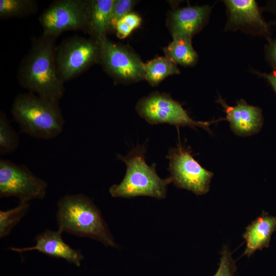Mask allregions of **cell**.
<instances>
[{
  "instance_id": "6da1fadb",
  "label": "cell",
  "mask_w": 276,
  "mask_h": 276,
  "mask_svg": "<svg viewBox=\"0 0 276 276\" xmlns=\"http://www.w3.org/2000/svg\"><path fill=\"white\" fill-rule=\"evenodd\" d=\"M57 37L42 34L33 39L31 48L22 59L17 71L20 85L29 92L59 102L64 93L55 63Z\"/></svg>"
},
{
  "instance_id": "7a4b0ae2",
  "label": "cell",
  "mask_w": 276,
  "mask_h": 276,
  "mask_svg": "<svg viewBox=\"0 0 276 276\" xmlns=\"http://www.w3.org/2000/svg\"><path fill=\"white\" fill-rule=\"evenodd\" d=\"M57 206L56 219L61 233L90 238L117 247L101 212L89 197L81 194L65 195L58 200Z\"/></svg>"
},
{
  "instance_id": "3957f363",
  "label": "cell",
  "mask_w": 276,
  "mask_h": 276,
  "mask_svg": "<svg viewBox=\"0 0 276 276\" xmlns=\"http://www.w3.org/2000/svg\"><path fill=\"white\" fill-rule=\"evenodd\" d=\"M11 112L21 133L32 137L50 140L63 131L64 120L59 102L42 98L32 93L14 98Z\"/></svg>"
},
{
  "instance_id": "277c9868",
  "label": "cell",
  "mask_w": 276,
  "mask_h": 276,
  "mask_svg": "<svg viewBox=\"0 0 276 276\" xmlns=\"http://www.w3.org/2000/svg\"><path fill=\"white\" fill-rule=\"evenodd\" d=\"M146 147L137 145L128 154H118V159L126 165V171L122 181L109 188L113 197L132 198L139 196L164 199L166 197L167 186L171 183L169 177L162 179L157 175L155 164L148 165L145 160Z\"/></svg>"
},
{
  "instance_id": "5b68a950",
  "label": "cell",
  "mask_w": 276,
  "mask_h": 276,
  "mask_svg": "<svg viewBox=\"0 0 276 276\" xmlns=\"http://www.w3.org/2000/svg\"><path fill=\"white\" fill-rule=\"evenodd\" d=\"M100 48L98 40L74 36L64 40L55 50L58 75L65 82L99 63Z\"/></svg>"
},
{
  "instance_id": "8992f818",
  "label": "cell",
  "mask_w": 276,
  "mask_h": 276,
  "mask_svg": "<svg viewBox=\"0 0 276 276\" xmlns=\"http://www.w3.org/2000/svg\"><path fill=\"white\" fill-rule=\"evenodd\" d=\"M139 114L151 124L167 123L179 127L192 128L201 127L211 133L210 125L220 121L194 120L181 104L166 94L155 92L140 100L136 106Z\"/></svg>"
},
{
  "instance_id": "52a82bcc",
  "label": "cell",
  "mask_w": 276,
  "mask_h": 276,
  "mask_svg": "<svg viewBox=\"0 0 276 276\" xmlns=\"http://www.w3.org/2000/svg\"><path fill=\"white\" fill-rule=\"evenodd\" d=\"M167 157L169 160L170 177L176 187L197 195L209 191L214 174L202 167L193 157L189 147L179 143L169 150Z\"/></svg>"
},
{
  "instance_id": "ba28073f",
  "label": "cell",
  "mask_w": 276,
  "mask_h": 276,
  "mask_svg": "<svg viewBox=\"0 0 276 276\" xmlns=\"http://www.w3.org/2000/svg\"><path fill=\"white\" fill-rule=\"evenodd\" d=\"M48 183L26 166L8 160H0V197H16L20 202L43 199Z\"/></svg>"
},
{
  "instance_id": "9c48e42d",
  "label": "cell",
  "mask_w": 276,
  "mask_h": 276,
  "mask_svg": "<svg viewBox=\"0 0 276 276\" xmlns=\"http://www.w3.org/2000/svg\"><path fill=\"white\" fill-rule=\"evenodd\" d=\"M42 34L58 37L70 30L87 31L86 2L84 0H57L39 17Z\"/></svg>"
},
{
  "instance_id": "30bf717a",
  "label": "cell",
  "mask_w": 276,
  "mask_h": 276,
  "mask_svg": "<svg viewBox=\"0 0 276 276\" xmlns=\"http://www.w3.org/2000/svg\"><path fill=\"white\" fill-rule=\"evenodd\" d=\"M98 41L99 63L116 81L133 82L145 79L144 63L133 52L107 37Z\"/></svg>"
},
{
  "instance_id": "8fae6325",
  "label": "cell",
  "mask_w": 276,
  "mask_h": 276,
  "mask_svg": "<svg viewBox=\"0 0 276 276\" xmlns=\"http://www.w3.org/2000/svg\"><path fill=\"white\" fill-rule=\"evenodd\" d=\"M227 15L224 32L240 31L247 35L271 38L270 25L255 0H223Z\"/></svg>"
},
{
  "instance_id": "7c38bea8",
  "label": "cell",
  "mask_w": 276,
  "mask_h": 276,
  "mask_svg": "<svg viewBox=\"0 0 276 276\" xmlns=\"http://www.w3.org/2000/svg\"><path fill=\"white\" fill-rule=\"evenodd\" d=\"M212 8L209 5L189 6L171 11L167 25L173 39H192L208 24Z\"/></svg>"
},
{
  "instance_id": "4fadbf2b",
  "label": "cell",
  "mask_w": 276,
  "mask_h": 276,
  "mask_svg": "<svg viewBox=\"0 0 276 276\" xmlns=\"http://www.w3.org/2000/svg\"><path fill=\"white\" fill-rule=\"evenodd\" d=\"M216 102L221 105L226 114L222 121L229 122L235 134L247 136L257 133L261 129L264 121L259 107L248 104L243 99L237 101L234 106H229L220 96Z\"/></svg>"
},
{
  "instance_id": "5bb4252c",
  "label": "cell",
  "mask_w": 276,
  "mask_h": 276,
  "mask_svg": "<svg viewBox=\"0 0 276 276\" xmlns=\"http://www.w3.org/2000/svg\"><path fill=\"white\" fill-rule=\"evenodd\" d=\"M61 233L58 230L54 231L48 229L35 237L36 242L35 246L11 247L10 249L18 252L35 250L51 257L63 259L77 266H80L84 258L81 251L65 243L61 237Z\"/></svg>"
},
{
  "instance_id": "9a60e30c",
  "label": "cell",
  "mask_w": 276,
  "mask_h": 276,
  "mask_svg": "<svg viewBox=\"0 0 276 276\" xmlns=\"http://www.w3.org/2000/svg\"><path fill=\"white\" fill-rule=\"evenodd\" d=\"M275 229L276 217L263 212L246 227L243 235L246 242L243 255L250 257L256 251L268 247Z\"/></svg>"
},
{
  "instance_id": "2e32d148",
  "label": "cell",
  "mask_w": 276,
  "mask_h": 276,
  "mask_svg": "<svg viewBox=\"0 0 276 276\" xmlns=\"http://www.w3.org/2000/svg\"><path fill=\"white\" fill-rule=\"evenodd\" d=\"M86 2L87 31L91 38L99 41L112 29L114 0H90Z\"/></svg>"
},
{
  "instance_id": "e0dca14e",
  "label": "cell",
  "mask_w": 276,
  "mask_h": 276,
  "mask_svg": "<svg viewBox=\"0 0 276 276\" xmlns=\"http://www.w3.org/2000/svg\"><path fill=\"white\" fill-rule=\"evenodd\" d=\"M166 57L176 64L184 66H193L198 61V55L193 48L192 39L179 38L173 39L164 49Z\"/></svg>"
},
{
  "instance_id": "ac0fdd59",
  "label": "cell",
  "mask_w": 276,
  "mask_h": 276,
  "mask_svg": "<svg viewBox=\"0 0 276 276\" xmlns=\"http://www.w3.org/2000/svg\"><path fill=\"white\" fill-rule=\"evenodd\" d=\"M145 79L152 86L158 85L169 76L180 73L176 64L165 57H160L144 63Z\"/></svg>"
},
{
  "instance_id": "d6986e66",
  "label": "cell",
  "mask_w": 276,
  "mask_h": 276,
  "mask_svg": "<svg viewBox=\"0 0 276 276\" xmlns=\"http://www.w3.org/2000/svg\"><path fill=\"white\" fill-rule=\"evenodd\" d=\"M38 9L34 0H0L1 19L24 17L35 13Z\"/></svg>"
},
{
  "instance_id": "ffe728a7",
  "label": "cell",
  "mask_w": 276,
  "mask_h": 276,
  "mask_svg": "<svg viewBox=\"0 0 276 276\" xmlns=\"http://www.w3.org/2000/svg\"><path fill=\"white\" fill-rule=\"evenodd\" d=\"M19 137L13 129L6 114L0 112V154L1 155L14 152L18 148Z\"/></svg>"
},
{
  "instance_id": "44dd1931",
  "label": "cell",
  "mask_w": 276,
  "mask_h": 276,
  "mask_svg": "<svg viewBox=\"0 0 276 276\" xmlns=\"http://www.w3.org/2000/svg\"><path fill=\"white\" fill-rule=\"evenodd\" d=\"M29 202H19L16 207L6 211H0V238L8 236L14 226L28 212Z\"/></svg>"
},
{
  "instance_id": "7402d4cb",
  "label": "cell",
  "mask_w": 276,
  "mask_h": 276,
  "mask_svg": "<svg viewBox=\"0 0 276 276\" xmlns=\"http://www.w3.org/2000/svg\"><path fill=\"white\" fill-rule=\"evenodd\" d=\"M237 269L235 261L230 249L224 246L221 252L219 266L214 276H235Z\"/></svg>"
},
{
  "instance_id": "603a6c76",
  "label": "cell",
  "mask_w": 276,
  "mask_h": 276,
  "mask_svg": "<svg viewBox=\"0 0 276 276\" xmlns=\"http://www.w3.org/2000/svg\"><path fill=\"white\" fill-rule=\"evenodd\" d=\"M132 0H114L112 12V29H114L116 23L130 13L135 4Z\"/></svg>"
},
{
  "instance_id": "cb8c5ba5",
  "label": "cell",
  "mask_w": 276,
  "mask_h": 276,
  "mask_svg": "<svg viewBox=\"0 0 276 276\" xmlns=\"http://www.w3.org/2000/svg\"><path fill=\"white\" fill-rule=\"evenodd\" d=\"M265 59L272 71L276 72V38L267 40L264 47Z\"/></svg>"
},
{
  "instance_id": "d4e9b609",
  "label": "cell",
  "mask_w": 276,
  "mask_h": 276,
  "mask_svg": "<svg viewBox=\"0 0 276 276\" xmlns=\"http://www.w3.org/2000/svg\"><path fill=\"white\" fill-rule=\"evenodd\" d=\"M251 72L259 77L265 79L270 86L276 95V72L272 71L270 73L260 72L251 70Z\"/></svg>"
},
{
  "instance_id": "484cf974",
  "label": "cell",
  "mask_w": 276,
  "mask_h": 276,
  "mask_svg": "<svg viewBox=\"0 0 276 276\" xmlns=\"http://www.w3.org/2000/svg\"><path fill=\"white\" fill-rule=\"evenodd\" d=\"M114 29L116 30L117 36L121 39L126 38L132 31L122 19L116 23Z\"/></svg>"
},
{
  "instance_id": "4316f807",
  "label": "cell",
  "mask_w": 276,
  "mask_h": 276,
  "mask_svg": "<svg viewBox=\"0 0 276 276\" xmlns=\"http://www.w3.org/2000/svg\"><path fill=\"white\" fill-rule=\"evenodd\" d=\"M133 30L141 24V18L134 13H129L122 19Z\"/></svg>"
},
{
  "instance_id": "83f0119b",
  "label": "cell",
  "mask_w": 276,
  "mask_h": 276,
  "mask_svg": "<svg viewBox=\"0 0 276 276\" xmlns=\"http://www.w3.org/2000/svg\"><path fill=\"white\" fill-rule=\"evenodd\" d=\"M263 11L270 12L275 16V19L268 23L271 26H276V0H270L266 2L265 5L261 7Z\"/></svg>"
}]
</instances>
